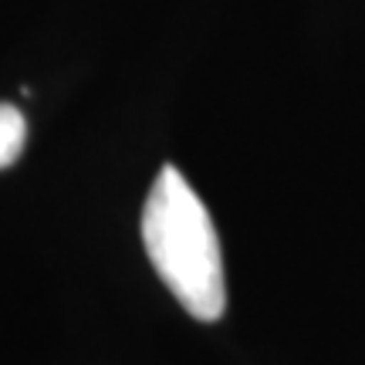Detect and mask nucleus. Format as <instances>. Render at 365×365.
Listing matches in <instances>:
<instances>
[{
    "label": "nucleus",
    "instance_id": "nucleus-1",
    "mask_svg": "<svg viewBox=\"0 0 365 365\" xmlns=\"http://www.w3.org/2000/svg\"><path fill=\"white\" fill-rule=\"evenodd\" d=\"M143 247L159 281L196 322L227 308L223 250L207 203L176 166H163L143 207Z\"/></svg>",
    "mask_w": 365,
    "mask_h": 365
},
{
    "label": "nucleus",
    "instance_id": "nucleus-2",
    "mask_svg": "<svg viewBox=\"0 0 365 365\" xmlns=\"http://www.w3.org/2000/svg\"><path fill=\"white\" fill-rule=\"evenodd\" d=\"M24 139H27V122L21 115V108L0 102V170H7V166H14L21 159Z\"/></svg>",
    "mask_w": 365,
    "mask_h": 365
}]
</instances>
